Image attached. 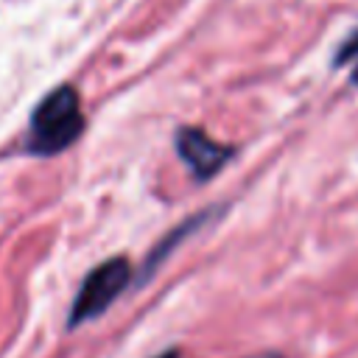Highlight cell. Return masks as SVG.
<instances>
[{
  "label": "cell",
  "instance_id": "obj_1",
  "mask_svg": "<svg viewBox=\"0 0 358 358\" xmlns=\"http://www.w3.org/2000/svg\"><path fill=\"white\" fill-rule=\"evenodd\" d=\"M84 134V112L76 87L62 84L50 90L31 112L22 148L34 157H53L67 151Z\"/></svg>",
  "mask_w": 358,
  "mask_h": 358
},
{
  "label": "cell",
  "instance_id": "obj_2",
  "mask_svg": "<svg viewBox=\"0 0 358 358\" xmlns=\"http://www.w3.org/2000/svg\"><path fill=\"white\" fill-rule=\"evenodd\" d=\"M131 285V263L126 257H109L98 263L81 282L73 308L67 313V327L98 319L126 288Z\"/></svg>",
  "mask_w": 358,
  "mask_h": 358
},
{
  "label": "cell",
  "instance_id": "obj_3",
  "mask_svg": "<svg viewBox=\"0 0 358 358\" xmlns=\"http://www.w3.org/2000/svg\"><path fill=\"white\" fill-rule=\"evenodd\" d=\"M173 143H176V154H179L182 162L193 171L196 179H210V176H215V173L224 168V162H229L232 154H235L229 145L215 143L207 131L193 129V126H182V129L176 131Z\"/></svg>",
  "mask_w": 358,
  "mask_h": 358
},
{
  "label": "cell",
  "instance_id": "obj_4",
  "mask_svg": "<svg viewBox=\"0 0 358 358\" xmlns=\"http://www.w3.org/2000/svg\"><path fill=\"white\" fill-rule=\"evenodd\" d=\"M199 224H204V215L187 218V221H185L179 229H173V232H171V235H168V238H165V241H162V243H159V246H157V249L148 255V260H145V268H143V277H148V274H151V271H154V268H157V266L165 260V255H168V252H171V249H173V246H176V243H179V241H182V238L190 232V229H196Z\"/></svg>",
  "mask_w": 358,
  "mask_h": 358
},
{
  "label": "cell",
  "instance_id": "obj_5",
  "mask_svg": "<svg viewBox=\"0 0 358 358\" xmlns=\"http://www.w3.org/2000/svg\"><path fill=\"white\" fill-rule=\"evenodd\" d=\"M350 59H358V31L338 48V53H336V64H344V62H350Z\"/></svg>",
  "mask_w": 358,
  "mask_h": 358
},
{
  "label": "cell",
  "instance_id": "obj_6",
  "mask_svg": "<svg viewBox=\"0 0 358 358\" xmlns=\"http://www.w3.org/2000/svg\"><path fill=\"white\" fill-rule=\"evenodd\" d=\"M157 358H179V352H176V350H168V352H162V355H157ZM252 358H280V355H274V352H263V355H252Z\"/></svg>",
  "mask_w": 358,
  "mask_h": 358
},
{
  "label": "cell",
  "instance_id": "obj_7",
  "mask_svg": "<svg viewBox=\"0 0 358 358\" xmlns=\"http://www.w3.org/2000/svg\"><path fill=\"white\" fill-rule=\"evenodd\" d=\"M352 81L358 84V64H355V70H352Z\"/></svg>",
  "mask_w": 358,
  "mask_h": 358
}]
</instances>
